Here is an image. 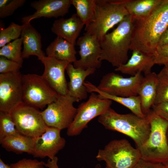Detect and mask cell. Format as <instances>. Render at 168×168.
<instances>
[{
    "label": "cell",
    "mask_w": 168,
    "mask_h": 168,
    "mask_svg": "<svg viewBox=\"0 0 168 168\" xmlns=\"http://www.w3.org/2000/svg\"><path fill=\"white\" fill-rule=\"evenodd\" d=\"M75 7L76 14L85 26L93 20L95 11L96 0H71Z\"/></svg>",
    "instance_id": "cell-26"
},
{
    "label": "cell",
    "mask_w": 168,
    "mask_h": 168,
    "mask_svg": "<svg viewBox=\"0 0 168 168\" xmlns=\"http://www.w3.org/2000/svg\"><path fill=\"white\" fill-rule=\"evenodd\" d=\"M26 2V0H0V18H4L12 15Z\"/></svg>",
    "instance_id": "cell-31"
},
{
    "label": "cell",
    "mask_w": 168,
    "mask_h": 168,
    "mask_svg": "<svg viewBox=\"0 0 168 168\" xmlns=\"http://www.w3.org/2000/svg\"><path fill=\"white\" fill-rule=\"evenodd\" d=\"M128 14L120 0H96L93 20L85 26V30L100 41L110 29Z\"/></svg>",
    "instance_id": "cell-5"
},
{
    "label": "cell",
    "mask_w": 168,
    "mask_h": 168,
    "mask_svg": "<svg viewBox=\"0 0 168 168\" xmlns=\"http://www.w3.org/2000/svg\"><path fill=\"white\" fill-rule=\"evenodd\" d=\"M58 158L55 156L53 159H49L46 163L45 164V166L47 168H59L57 164Z\"/></svg>",
    "instance_id": "cell-37"
},
{
    "label": "cell",
    "mask_w": 168,
    "mask_h": 168,
    "mask_svg": "<svg viewBox=\"0 0 168 168\" xmlns=\"http://www.w3.org/2000/svg\"><path fill=\"white\" fill-rule=\"evenodd\" d=\"M161 0H120L133 19L145 17L150 14Z\"/></svg>",
    "instance_id": "cell-25"
},
{
    "label": "cell",
    "mask_w": 168,
    "mask_h": 168,
    "mask_svg": "<svg viewBox=\"0 0 168 168\" xmlns=\"http://www.w3.org/2000/svg\"><path fill=\"white\" fill-rule=\"evenodd\" d=\"M96 69L89 68L83 70L76 68L72 63H68L66 69L70 78L67 94L79 100L86 99L88 92L84 85V81L87 77L93 74Z\"/></svg>",
    "instance_id": "cell-18"
},
{
    "label": "cell",
    "mask_w": 168,
    "mask_h": 168,
    "mask_svg": "<svg viewBox=\"0 0 168 168\" xmlns=\"http://www.w3.org/2000/svg\"><path fill=\"white\" fill-rule=\"evenodd\" d=\"M45 163L36 159L23 158L17 162L11 164L12 168H44Z\"/></svg>",
    "instance_id": "cell-34"
},
{
    "label": "cell",
    "mask_w": 168,
    "mask_h": 168,
    "mask_svg": "<svg viewBox=\"0 0 168 168\" xmlns=\"http://www.w3.org/2000/svg\"><path fill=\"white\" fill-rule=\"evenodd\" d=\"M94 168H102L100 164H98ZM105 168H107L105 167Z\"/></svg>",
    "instance_id": "cell-42"
},
{
    "label": "cell",
    "mask_w": 168,
    "mask_h": 168,
    "mask_svg": "<svg viewBox=\"0 0 168 168\" xmlns=\"http://www.w3.org/2000/svg\"><path fill=\"white\" fill-rule=\"evenodd\" d=\"M84 24L76 13L68 18H61L54 21L51 30L57 36L75 45Z\"/></svg>",
    "instance_id": "cell-17"
},
{
    "label": "cell",
    "mask_w": 168,
    "mask_h": 168,
    "mask_svg": "<svg viewBox=\"0 0 168 168\" xmlns=\"http://www.w3.org/2000/svg\"><path fill=\"white\" fill-rule=\"evenodd\" d=\"M21 25L12 22L6 28L2 29L0 31V47L1 48L10 42L19 38L24 28Z\"/></svg>",
    "instance_id": "cell-28"
},
{
    "label": "cell",
    "mask_w": 168,
    "mask_h": 168,
    "mask_svg": "<svg viewBox=\"0 0 168 168\" xmlns=\"http://www.w3.org/2000/svg\"><path fill=\"white\" fill-rule=\"evenodd\" d=\"M22 85L23 102L39 109H43L60 95L42 75H23Z\"/></svg>",
    "instance_id": "cell-7"
},
{
    "label": "cell",
    "mask_w": 168,
    "mask_h": 168,
    "mask_svg": "<svg viewBox=\"0 0 168 168\" xmlns=\"http://www.w3.org/2000/svg\"><path fill=\"white\" fill-rule=\"evenodd\" d=\"M80 50V58L73 63L74 67L83 70L100 68L101 48L99 40L95 36L85 32L77 42Z\"/></svg>",
    "instance_id": "cell-13"
},
{
    "label": "cell",
    "mask_w": 168,
    "mask_h": 168,
    "mask_svg": "<svg viewBox=\"0 0 168 168\" xmlns=\"http://www.w3.org/2000/svg\"><path fill=\"white\" fill-rule=\"evenodd\" d=\"M22 76L20 72L0 74V112L9 113L23 102Z\"/></svg>",
    "instance_id": "cell-12"
},
{
    "label": "cell",
    "mask_w": 168,
    "mask_h": 168,
    "mask_svg": "<svg viewBox=\"0 0 168 168\" xmlns=\"http://www.w3.org/2000/svg\"><path fill=\"white\" fill-rule=\"evenodd\" d=\"M72 5L71 0H40L32 2L30 6L35 10L32 14L23 17L24 24L42 17L57 18L67 14Z\"/></svg>",
    "instance_id": "cell-16"
},
{
    "label": "cell",
    "mask_w": 168,
    "mask_h": 168,
    "mask_svg": "<svg viewBox=\"0 0 168 168\" xmlns=\"http://www.w3.org/2000/svg\"><path fill=\"white\" fill-rule=\"evenodd\" d=\"M107 168H132L141 158L139 150L125 139L114 140L99 149L96 156Z\"/></svg>",
    "instance_id": "cell-6"
},
{
    "label": "cell",
    "mask_w": 168,
    "mask_h": 168,
    "mask_svg": "<svg viewBox=\"0 0 168 168\" xmlns=\"http://www.w3.org/2000/svg\"><path fill=\"white\" fill-rule=\"evenodd\" d=\"M133 20L130 50L153 55L161 36L168 27V0H161L148 16Z\"/></svg>",
    "instance_id": "cell-1"
},
{
    "label": "cell",
    "mask_w": 168,
    "mask_h": 168,
    "mask_svg": "<svg viewBox=\"0 0 168 168\" xmlns=\"http://www.w3.org/2000/svg\"><path fill=\"white\" fill-rule=\"evenodd\" d=\"M24 24L21 35L23 45L22 58H27L31 55H35L40 60L45 56V53L42 49L41 35L30 22Z\"/></svg>",
    "instance_id": "cell-20"
},
{
    "label": "cell",
    "mask_w": 168,
    "mask_h": 168,
    "mask_svg": "<svg viewBox=\"0 0 168 168\" xmlns=\"http://www.w3.org/2000/svg\"><path fill=\"white\" fill-rule=\"evenodd\" d=\"M61 130L47 126L45 132L33 139V153L34 157H48L53 159L65 146L66 141L60 135Z\"/></svg>",
    "instance_id": "cell-14"
},
{
    "label": "cell",
    "mask_w": 168,
    "mask_h": 168,
    "mask_svg": "<svg viewBox=\"0 0 168 168\" xmlns=\"http://www.w3.org/2000/svg\"><path fill=\"white\" fill-rule=\"evenodd\" d=\"M18 133L10 113L0 112V139Z\"/></svg>",
    "instance_id": "cell-29"
},
{
    "label": "cell",
    "mask_w": 168,
    "mask_h": 168,
    "mask_svg": "<svg viewBox=\"0 0 168 168\" xmlns=\"http://www.w3.org/2000/svg\"><path fill=\"white\" fill-rule=\"evenodd\" d=\"M143 78L140 72L125 78L118 74L111 72L102 77L96 87L101 91L116 96L127 97L137 96Z\"/></svg>",
    "instance_id": "cell-11"
},
{
    "label": "cell",
    "mask_w": 168,
    "mask_h": 168,
    "mask_svg": "<svg viewBox=\"0 0 168 168\" xmlns=\"http://www.w3.org/2000/svg\"><path fill=\"white\" fill-rule=\"evenodd\" d=\"M40 60L44 67L42 75L43 77L59 95H67L68 83L65 78V71L70 63L46 56Z\"/></svg>",
    "instance_id": "cell-15"
},
{
    "label": "cell",
    "mask_w": 168,
    "mask_h": 168,
    "mask_svg": "<svg viewBox=\"0 0 168 168\" xmlns=\"http://www.w3.org/2000/svg\"><path fill=\"white\" fill-rule=\"evenodd\" d=\"M158 82L157 74L151 72L145 75L139 86L138 95L140 97L142 112L145 115L154 105Z\"/></svg>",
    "instance_id": "cell-21"
},
{
    "label": "cell",
    "mask_w": 168,
    "mask_h": 168,
    "mask_svg": "<svg viewBox=\"0 0 168 168\" xmlns=\"http://www.w3.org/2000/svg\"><path fill=\"white\" fill-rule=\"evenodd\" d=\"M147 115L151 125L149 137L140 147L141 158L151 162L163 163L168 161V143L166 133L168 121L151 110Z\"/></svg>",
    "instance_id": "cell-4"
},
{
    "label": "cell",
    "mask_w": 168,
    "mask_h": 168,
    "mask_svg": "<svg viewBox=\"0 0 168 168\" xmlns=\"http://www.w3.org/2000/svg\"><path fill=\"white\" fill-rule=\"evenodd\" d=\"M91 93L88 100L81 103L77 108L75 117L67 128V134L68 136L79 135L87 127L90 121L103 114L110 107L112 100L101 99L98 94Z\"/></svg>",
    "instance_id": "cell-10"
},
{
    "label": "cell",
    "mask_w": 168,
    "mask_h": 168,
    "mask_svg": "<svg viewBox=\"0 0 168 168\" xmlns=\"http://www.w3.org/2000/svg\"><path fill=\"white\" fill-rule=\"evenodd\" d=\"M18 132L34 138L44 133L47 126L39 109L22 102L9 113Z\"/></svg>",
    "instance_id": "cell-8"
},
{
    "label": "cell",
    "mask_w": 168,
    "mask_h": 168,
    "mask_svg": "<svg viewBox=\"0 0 168 168\" xmlns=\"http://www.w3.org/2000/svg\"><path fill=\"white\" fill-rule=\"evenodd\" d=\"M166 168H168V161L162 163Z\"/></svg>",
    "instance_id": "cell-41"
},
{
    "label": "cell",
    "mask_w": 168,
    "mask_h": 168,
    "mask_svg": "<svg viewBox=\"0 0 168 168\" xmlns=\"http://www.w3.org/2000/svg\"><path fill=\"white\" fill-rule=\"evenodd\" d=\"M133 28L132 16H126L112 32L100 41L101 54L100 60H106L116 68L128 60Z\"/></svg>",
    "instance_id": "cell-2"
},
{
    "label": "cell",
    "mask_w": 168,
    "mask_h": 168,
    "mask_svg": "<svg viewBox=\"0 0 168 168\" xmlns=\"http://www.w3.org/2000/svg\"><path fill=\"white\" fill-rule=\"evenodd\" d=\"M0 168H12L10 165L5 164L2 160L0 159Z\"/></svg>",
    "instance_id": "cell-39"
},
{
    "label": "cell",
    "mask_w": 168,
    "mask_h": 168,
    "mask_svg": "<svg viewBox=\"0 0 168 168\" xmlns=\"http://www.w3.org/2000/svg\"><path fill=\"white\" fill-rule=\"evenodd\" d=\"M153 55L155 64L164 66L168 64V44L157 46Z\"/></svg>",
    "instance_id": "cell-33"
},
{
    "label": "cell",
    "mask_w": 168,
    "mask_h": 168,
    "mask_svg": "<svg viewBox=\"0 0 168 168\" xmlns=\"http://www.w3.org/2000/svg\"><path fill=\"white\" fill-rule=\"evenodd\" d=\"M155 64L153 55L134 50L127 62L116 68L115 70L132 76L139 72H143L145 75L152 72V68Z\"/></svg>",
    "instance_id": "cell-19"
},
{
    "label": "cell",
    "mask_w": 168,
    "mask_h": 168,
    "mask_svg": "<svg viewBox=\"0 0 168 168\" xmlns=\"http://www.w3.org/2000/svg\"><path fill=\"white\" fill-rule=\"evenodd\" d=\"M162 70L165 73L168 75V64L165 65Z\"/></svg>",
    "instance_id": "cell-40"
},
{
    "label": "cell",
    "mask_w": 168,
    "mask_h": 168,
    "mask_svg": "<svg viewBox=\"0 0 168 168\" xmlns=\"http://www.w3.org/2000/svg\"><path fill=\"white\" fill-rule=\"evenodd\" d=\"M132 168H166L162 163L154 162L141 158Z\"/></svg>",
    "instance_id": "cell-36"
},
{
    "label": "cell",
    "mask_w": 168,
    "mask_h": 168,
    "mask_svg": "<svg viewBox=\"0 0 168 168\" xmlns=\"http://www.w3.org/2000/svg\"><path fill=\"white\" fill-rule=\"evenodd\" d=\"M22 65L7 58L0 56V73L17 72H20Z\"/></svg>",
    "instance_id": "cell-32"
},
{
    "label": "cell",
    "mask_w": 168,
    "mask_h": 168,
    "mask_svg": "<svg viewBox=\"0 0 168 168\" xmlns=\"http://www.w3.org/2000/svg\"><path fill=\"white\" fill-rule=\"evenodd\" d=\"M98 120L106 129L117 131L131 138L137 148L145 143L150 133L151 125L147 115L141 117L133 113L120 114L110 107L99 116Z\"/></svg>",
    "instance_id": "cell-3"
},
{
    "label": "cell",
    "mask_w": 168,
    "mask_h": 168,
    "mask_svg": "<svg viewBox=\"0 0 168 168\" xmlns=\"http://www.w3.org/2000/svg\"><path fill=\"white\" fill-rule=\"evenodd\" d=\"M79 100L68 94L60 95L54 102L41 111L44 120L49 127L62 130L68 128L73 122L77 112L73 103Z\"/></svg>",
    "instance_id": "cell-9"
},
{
    "label": "cell",
    "mask_w": 168,
    "mask_h": 168,
    "mask_svg": "<svg viewBox=\"0 0 168 168\" xmlns=\"http://www.w3.org/2000/svg\"><path fill=\"white\" fill-rule=\"evenodd\" d=\"M84 85L88 92H96L100 98L102 99H109L116 102L129 109L133 114L141 117H145L142 112L140 97L138 95L127 97L116 96L108 94L99 90L96 86L89 82H86Z\"/></svg>",
    "instance_id": "cell-22"
},
{
    "label": "cell",
    "mask_w": 168,
    "mask_h": 168,
    "mask_svg": "<svg viewBox=\"0 0 168 168\" xmlns=\"http://www.w3.org/2000/svg\"><path fill=\"white\" fill-rule=\"evenodd\" d=\"M152 111L168 121V100L154 105Z\"/></svg>",
    "instance_id": "cell-35"
},
{
    "label": "cell",
    "mask_w": 168,
    "mask_h": 168,
    "mask_svg": "<svg viewBox=\"0 0 168 168\" xmlns=\"http://www.w3.org/2000/svg\"><path fill=\"white\" fill-rule=\"evenodd\" d=\"M166 136H167V142H168V128H167V131Z\"/></svg>",
    "instance_id": "cell-43"
},
{
    "label": "cell",
    "mask_w": 168,
    "mask_h": 168,
    "mask_svg": "<svg viewBox=\"0 0 168 168\" xmlns=\"http://www.w3.org/2000/svg\"><path fill=\"white\" fill-rule=\"evenodd\" d=\"M168 44V27L161 36L158 45Z\"/></svg>",
    "instance_id": "cell-38"
},
{
    "label": "cell",
    "mask_w": 168,
    "mask_h": 168,
    "mask_svg": "<svg viewBox=\"0 0 168 168\" xmlns=\"http://www.w3.org/2000/svg\"><path fill=\"white\" fill-rule=\"evenodd\" d=\"M21 37L10 42L1 48L0 56L22 65L23 58L22 57Z\"/></svg>",
    "instance_id": "cell-27"
},
{
    "label": "cell",
    "mask_w": 168,
    "mask_h": 168,
    "mask_svg": "<svg viewBox=\"0 0 168 168\" xmlns=\"http://www.w3.org/2000/svg\"><path fill=\"white\" fill-rule=\"evenodd\" d=\"M0 143L2 147L7 151L17 154L26 152L33 154V138L19 133L2 138L0 139Z\"/></svg>",
    "instance_id": "cell-24"
},
{
    "label": "cell",
    "mask_w": 168,
    "mask_h": 168,
    "mask_svg": "<svg viewBox=\"0 0 168 168\" xmlns=\"http://www.w3.org/2000/svg\"><path fill=\"white\" fill-rule=\"evenodd\" d=\"M157 76L158 85L154 105L168 100V75L161 70Z\"/></svg>",
    "instance_id": "cell-30"
},
{
    "label": "cell",
    "mask_w": 168,
    "mask_h": 168,
    "mask_svg": "<svg viewBox=\"0 0 168 168\" xmlns=\"http://www.w3.org/2000/svg\"><path fill=\"white\" fill-rule=\"evenodd\" d=\"M47 56L65 61L72 63L77 60L75 45L66 40L57 36L46 49Z\"/></svg>",
    "instance_id": "cell-23"
}]
</instances>
